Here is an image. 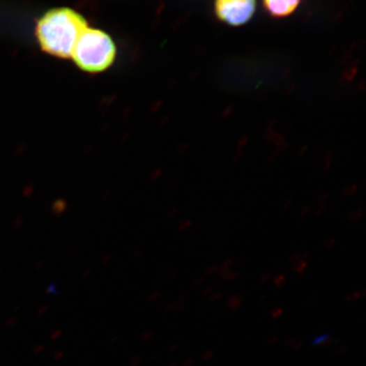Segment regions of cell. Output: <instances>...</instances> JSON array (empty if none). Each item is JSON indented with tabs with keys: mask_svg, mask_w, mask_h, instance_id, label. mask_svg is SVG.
Here are the masks:
<instances>
[{
	"mask_svg": "<svg viewBox=\"0 0 366 366\" xmlns=\"http://www.w3.org/2000/svg\"><path fill=\"white\" fill-rule=\"evenodd\" d=\"M86 27V20L76 10L68 7L54 8L38 20L35 36L43 52L68 59Z\"/></svg>",
	"mask_w": 366,
	"mask_h": 366,
	"instance_id": "obj_1",
	"label": "cell"
},
{
	"mask_svg": "<svg viewBox=\"0 0 366 366\" xmlns=\"http://www.w3.org/2000/svg\"><path fill=\"white\" fill-rule=\"evenodd\" d=\"M116 56L112 38L104 31L89 27L78 39L72 55L77 68L89 73L104 72L113 65Z\"/></svg>",
	"mask_w": 366,
	"mask_h": 366,
	"instance_id": "obj_2",
	"label": "cell"
},
{
	"mask_svg": "<svg viewBox=\"0 0 366 366\" xmlns=\"http://www.w3.org/2000/svg\"><path fill=\"white\" fill-rule=\"evenodd\" d=\"M257 6V0H215L214 10L220 22L240 26L253 18Z\"/></svg>",
	"mask_w": 366,
	"mask_h": 366,
	"instance_id": "obj_3",
	"label": "cell"
},
{
	"mask_svg": "<svg viewBox=\"0 0 366 366\" xmlns=\"http://www.w3.org/2000/svg\"><path fill=\"white\" fill-rule=\"evenodd\" d=\"M301 0H263L266 13L274 18L289 17L298 9Z\"/></svg>",
	"mask_w": 366,
	"mask_h": 366,
	"instance_id": "obj_4",
	"label": "cell"
},
{
	"mask_svg": "<svg viewBox=\"0 0 366 366\" xmlns=\"http://www.w3.org/2000/svg\"><path fill=\"white\" fill-rule=\"evenodd\" d=\"M328 199V195L326 192H321V195L317 196L316 200H314V206L312 208L313 213L317 215V218H320L324 214L326 208V201Z\"/></svg>",
	"mask_w": 366,
	"mask_h": 366,
	"instance_id": "obj_5",
	"label": "cell"
},
{
	"mask_svg": "<svg viewBox=\"0 0 366 366\" xmlns=\"http://www.w3.org/2000/svg\"><path fill=\"white\" fill-rule=\"evenodd\" d=\"M218 273L222 280L227 282L237 280V279L240 277V275H241V273H240L239 270L231 269L219 268Z\"/></svg>",
	"mask_w": 366,
	"mask_h": 366,
	"instance_id": "obj_6",
	"label": "cell"
},
{
	"mask_svg": "<svg viewBox=\"0 0 366 366\" xmlns=\"http://www.w3.org/2000/svg\"><path fill=\"white\" fill-rule=\"evenodd\" d=\"M364 218V211L362 208H358L349 212L348 220L350 223L358 224Z\"/></svg>",
	"mask_w": 366,
	"mask_h": 366,
	"instance_id": "obj_7",
	"label": "cell"
},
{
	"mask_svg": "<svg viewBox=\"0 0 366 366\" xmlns=\"http://www.w3.org/2000/svg\"><path fill=\"white\" fill-rule=\"evenodd\" d=\"M359 190V185L357 183H350L342 188V192L346 197H353Z\"/></svg>",
	"mask_w": 366,
	"mask_h": 366,
	"instance_id": "obj_8",
	"label": "cell"
},
{
	"mask_svg": "<svg viewBox=\"0 0 366 366\" xmlns=\"http://www.w3.org/2000/svg\"><path fill=\"white\" fill-rule=\"evenodd\" d=\"M308 252L305 251L301 252V253H294L292 255H291V257L289 258V263L291 266H294L295 264L302 261V259H305V261H308Z\"/></svg>",
	"mask_w": 366,
	"mask_h": 366,
	"instance_id": "obj_9",
	"label": "cell"
},
{
	"mask_svg": "<svg viewBox=\"0 0 366 366\" xmlns=\"http://www.w3.org/2000/svg\"><path fill=\"white\" fill-rule=\"evenodd\" d=\"M243 298L240 295H234L229 299H228V306L231 310H235L241 305Z\"/></svg>",
	"mask_w": 366,
	"mask_h": 366,
	"instance_id": "obj_10",
	"label": "cell"
},
{
	"mask_svg": "<svg viewBox=\"0 0 366 366\" xmlns=\"http://www.w3.org/2000/svg\"><path fill=\"white\" fill-rule=\"evenodd\" d=\"M309 263L305 261V259H302V261H298L293 266V269L295 273L298 274H303L305 273L307 268H308Z\"/></svg>",
	"mask_w": 366,
	"mask_h": 366,
	"instance_id": "obj_11",
	"label": "cell"
},
{
	"mask_svg": "<svg viewBox=\"0 0 366 366\" xmlns=\"http://www.w3.org/2000/svg\"><path fill=\"white\" fill-rule=\"evenodd\" d=\"M337 244V239L334 237L326 238L321 242V246L326 250H333Z\"/></svg>",
	"mask_w": 366,
	"mask_h": 366,
	"instance_id": "obj_12",
	"label": "cell"
},
{
	"mask_svg": "<svg viewBox=\"0 0 366 366\" xmlns=\"http://www.w3.org/2000/svg\"><path fill=\"white\" fill-rule=\"evenodd\" d=\"M365 289L354 291V292L349 293L347 295V296H346V300L349 302H354V301L358 300V299L360 298L365 297Z\"/></svg>",
	"mask_w": 366,
	"mask_h": 366,
	"instance_id": "obj_13",
	"label": "cell"
},
{
	"mask_svg": "<svg viewBox=\"0 0 366 366\" xmlns=\"http://www.w3.org/2000/svg\"><path fill=\"white\" fill-rule=\"evenodd\" d=\"M287 277L284 274H277L275 275L273 277L274 285L278 289H281L283 286L286 284Z\"/></svg>",
	"mask_w": 366,
	"mask_h": 366,
	"instance_id": "obj_14",
	"label": "cell"
},
{
	"mask_svg": "<svg viewBox=\"0 0 366 366\" xmlns=\"http://www.w3.org/2000/svg\"><path fill=\"white\" fill-rule=\"evenodd\" d=\"M236 262V259L232 257H228L225 259H223L222 262L220 263V266H219V268L222 269H231V267L234 265V263Z\"/></svg>",
	"mask_w": 366,
	"mask_h": 366,
	"instance_id": "obj_15",
	"label": "cell"
},
{
	"mask_svg": "<svg viewBox=\"0 0 366 366\" xmlns=\"http://www.w3.org/2000/svg\"><path fill=\"white\" fill-rule=\"evenodd\" d=\"M310 211H312V207L310 206H302L298 211V216L299 218H305Z\"/></svg>",
	"mask_w": 366,
	"mask_h": 366,
	"instance_id": "obj_16",
	"label": "cell"
},
{
	"mask_svg": "<svg viewBox=\"0 0 366 366\" xmlns=\"http://www.w3.org/2000/svg\"><path fill=\"white\" fill-rule=\"evenodd\" d=\"M293 199L291 197H287L282 202V208L283 211H289L291 207L293 206Z\"/></svg>",
	"mask_w": 366,
	"mask_h": 366,
	"instance_id": "obj_17",
	"label": "cell"
},
{
	"mask_svg": "<svg viewBox=\"0 0 366 366\" xmlns=\"http://www.w3.org/2000/svg\"><path fill=\"white\" fill-rule=\"evenodd\" d=\"M219 266L216 265H211L207 267L206 270H204V273L207 275H213L215 273H218Z\"/></svg>",
	"mask_w": 366,
	"mask_h": 366,
	"instance_id": "obj_18",
	"label": "cell"
},
{
	"mask_svg": "<svg viewBox=\"0 0 366 366\" xmlns=\"http://www.w3.org/2000/svg\"><path fill=\"white\" fill-rule=\"evenodd\" d=\"M271 279V275L270 273H263L261 277H259V282L262 283V284H265V283L268 282Z\"/></svg>",
	"mask_w": 366,
	"mask_h": 366,
	"instance_id": "obj_19",
	"label": "cell"
},
{
	"mask_svg": "<svg viewBox=\"0 0 366 366\" xmlns=\"http://www.w3.org/2000/svg\"><path fill=\"white\" fill-rule=\"evenodd\" d=\"M211 296V300L212 302L218 301L220 298L222 297L223 293L218 291V292L212 293Z\"/></svg>",
	"mask_w": 366,
	"mask_h": 366,
	"instance_id": "obj_20",
	"label": "cell"
},
{
	"mask_svg": "<svg viewBox=\"0 0 366 366\" xmlns=\"http://www.w3.org/2000/svg\"><path fill=\"white\" fill-rule=\"evenodd\" d=\"M191 225L192 222L190 220H184V222L181 224V228H182V230H187L191 227Z\"/></svg>",
	"mask_w": 366,
	"mask_h": 366,
	"instance_id": "obj_21",
	"label": "cell"
},
{
	"mask_svg": "<svg viewBox=\"0 0 366 366\" xmlns=\"http://www.w3.org/2000/svg\"><path fill=\"white\" fill-rule=\"evenodd\" d=\"M282 313V310L281 309H279V308L275 309L273 310V317L275 318H277L278 317H280Z\"/></svg>",
	"mask_w": 366,
	"mask_h": 366,
	"instance_id": "obj_22",
	"label": "cell"
},
{
	"mask_svg": "<svg viewBox=\"0 0 366 366\" xmlns=\"http://www.w3.org/2000/svg\"><path fill=\"white\" fill-rule=\"evenodd\" d=\"M204 280H206V279H204V277H199L196 278L195 283L197 285H200L204 283Z\"/></svg>",
	"mask_w": 366,
	"mask_h": 366,
	"instance_id": "obj_23",
	"label": "cell"
},
{
	"mask_svg": "<svg viewBox=\"0 0 366 366\" xmlns=\"http://www.w3.org/2000/svg\"><path fill=\"white\" fill-rule=\"evenodd\" d=\"M212 293H213V289H212L211 287H207V289L203 291L204 295L211 294Z\"/></svg>",
	"mask_w": 366,
	"mask_h": 366,
	"instance_id": "obj_24",
	"label": "cell"
}]
</instances>
